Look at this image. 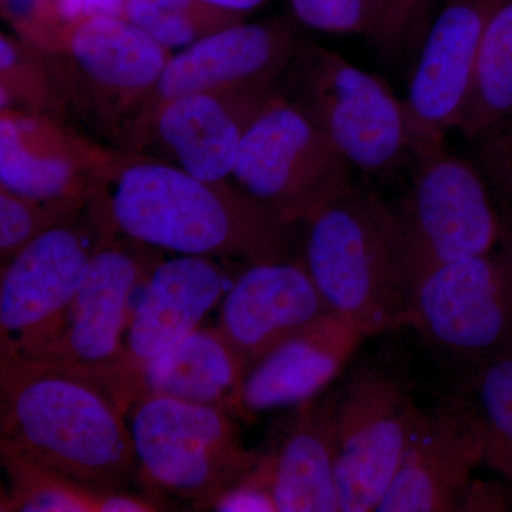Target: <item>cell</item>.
<instances>
[{
	"label": "cell",
	"instance_id": "cell-3",
	"mask_svg": "<svg viewBox=\"0 0 512 512\" xmlns=\"http://www.w3.org/2000/svg\"><path fill=\"white\" fill-rule=\"evenodd\" d=\"M306 224L302 262L330 311L367 336L407 325L412 285L396 211L352 187Z\"/></svg>",
	"mask_w": 512,
	"mask_h": 512
},
{
	"label": "cell",
	"instance_id": "cell-1",
	"mask_svg": "<svg viewBox=\"0 0 512 512\" xmlns=\"http://www.w3.org/2000/svg\"><path fill=\"white\" fill-rule=\"evenodd\" d=\"M94 224L178 255L286 261L295 224L238 187L210 183L150 160L113 165L94 195Z\"/></svg>",
	"mask_w": 512,
	"mask_h": 512
},
{
	"label": "cell",
	"instance_id": "cell-19",
	"mask_svg": "<svg viewBox=\"0 0 512 512\" xmlns=\"http://www.w3.org/2000/svg\"><path fill=\"white\" fill-rule=\"evenodd\" d=\"M366 338L338 313L316 320L249 370L242 390L244 412L309 402L339 375Z\"/></svg>",
	"mask_w": 512,
	"mask_h": 512
},
{
	"label": "cell",
	"instance_id": "cell-23",
	"mask_svg": "<svg viewBox=\"0 0 512 512\" xmlns=\"http://www.w3.org/2000/svg\"><path fill=\"white\" fill-rule=\"evenodd\" d=\"M512 121V0L495 13L485 32L456 130L484 143Z\"/></svg>",
	"mask_w": 512,
	"mask_h": 512
},
{
	"label": "cell",
	"instance_id": "cell-38",
	"mask_svg": "<svg viewBox=\"0 0 512 512\" xmlns=\"http://www.w3.org/2000/svg\"><path fill=\"white\" fill-rule=\"evenodd\" d=\"M504 194H505V197L508 198V201H510V207H511V211H512V185L510 187V190L505 191Z\"/></svg>",
	"mask_w": 512,
	"mask_h": 512
},
{
	"label": "cell",
	"instance_id": "cell-14",
	"mask_svg": "<svg viewBox=\"0 0 512 512\" xmlns=\"http://www.w3.org/2000/svg\"><path fill=\"white\" fill-rule=\"evenodd\" d=\"M487 443V427L474 406L451 402L421 412L377 511H460Z\"/></svg>",
	"mask_w": 512,
	"mask_h": 512
},
{
	"label": "cell",
	"instance_id": "cell-39",
	"mask_svg": "<svg viewBox=\"0 0 512 512\" xmlns=\"http://www.w3.org/2000/svg\"><path fill=\"white\" fill-rule=\"evenodd\" d=\"M45 2L55 3V0H45Z\"/></svg>",
	"mask_w": 512,
	"mask_h": 512
},
{
	"label": "cell",
	"instance_id": "cell-7",
	"mask_svg": "<svg viewBox=\"0 0 512 512\" xmlns=\"http://www.w3.org/2000/svg\"><path fill=\"white\" fill-rule=\"evenodd\" d=\"M413 161L409 194L396 211L410 285L440 266L490 254L501 234L476 165L444 147Z\"/></svg>",
	"mask_w": 512,
	"mask_h": 512
},
{
	"label": "cell",
	"instance_id": "cell-33",
	"mask_svg": "<svg viewBox=\"0 0 512 512\" xmlns=\"http://www.w3.org/2000/svg\"><path fill=\"white\" fill-rule=\"evenodd\" d=\"M483 464L500 473L508 483L512 484V447L488 436Z\"/></svg>",
	"mask_w": 512,
	"mask_h": 512
},
{
	"label": "cell",
	"instance_id": "cell-10",
	"mask_svg": "<svg viewBox=\"0 0 512 512\" xmlns=\"http://www.w3.org/2000/svg\"><path fill=\"white\" fill-rule=\"evenodd\" d=\"M154 249L104 235L59 329L26 359L76 367L106 383L138 293L161 261Z\"/></svg>",
	"mask_w": 512,
	"mask_h": 512
},
{
	"label": "cell",
	"instance_id": "cell-26",
	"mask_svg": "<svg viewBox=\"0 0 512 512\" xmlns=\"http://www.w3.org/2000/svg\"><path fill=\"white\" fill-rule=\"evenodd\" d=\"M123 18L167 49H184L202 37L244 22L245 15L204 0H126Z\"/></svg>",
	"mask_w": 512,
	"mask_h": 512
},
{
	"label": "cell",
	"instance_id": "cell-28",
	"mask_svg": "<svg viewBox=\"0 0 512 512\" xmlns=\"http://www.w3.org/2000/svg\"><path fill=\"white\" fill-rule=\"evenodd\" d=\"M477 413L488 436L512 447V350L481 363L473 377Z\"/></svg>",
	"mask_w": 512,
	"mask_h": 512
},
{
	"label": "cell",
	"instance_id": "cell-29",
	"mask_svg": "<svg viewBox=\"0 0 512 512\" xmlns=\"http://www.w3.org/2000/svg\"><path fill=\"white\" fill-rule=\"evenodd\" d=\"M275 456L262 457L251 471L215 501L221 512H278L274 493Z\"/></svg>",
	"mask_w": 512,
	"mask_h": 512
},
{
	"label": "cell",
	"instance_id": "cell-15",
	"mask_svg": "<svg viewBox=\"0 0 512 512\" xmlns=\"http://www.w3.org/2000/svg\"><path fill=\"white\" fill-rule=\"evenodd\" d=\"M302 43L282 19L237 23L171 56L150 99L151 117L167 101L192 93L274 90Z\"/></svg>",
	"mask_w": 512,
	"mask_h": 512
},
{
	"label": "cell",
	"instance_id": "cell-27",
	"mask_svg": "<svg viewBox=\"0 0 512 512\" xmlns=\"http://www.w3.org/2000/svg\"><path fill=\"white\" fill-rule=\"evenodd\" d=\"M84 202L36 201L0 187V259L12 261L30 242L64 224Z\"/></svg>",
	"mask_w": 512,
	"mask_h": 512
},
{
	"label": "cell",
	"instance_id": "cell-34",
	"mask_svg": "<svg viewBox=\"0 0 512 512\" xmlns=\"http://www.w3.org/2000/svg\"><path fill=\"white\" fill-rule=\"evenodd\" d=\"M126 0H87L84 15L123 16Z\"/></svg>",
	"mask_w": 512,
	"mask_h": 512
},
{
	"label": "cell",
	"instance_id": "cell-2",
	"mask_svg": "<svg viewBox=\"0 0 512 512\" xmlns=\"http://www.w3.org/2000/svg\"><path fill=\"white\" fill-rule=\"evenodd\" d=\"M107 384L76 367L0 357V454L100 488H119L136 461Z\"/></svg>",
	"mask_w": 512,
	"mask_h": 512
},
{
	"label": "cell",
	"instance_id": "cell-5",
	"mask_svg": "<svg viewBox=\"0 0 512 512\" xmlns=\"http://www.w3.org/2000/svg\"><path fill=\"white\" fill-rule=\"evenodd\" d=\"M353 165L305 111L275 93L239 147V190L291 224L306 222L353 187Z\"/></svg>",
	"mask_w": 512,
	"mask_h": 512
},
{
	"label": "cell",
	"instance_id": "cell-8",
	"mask_svg": "<svg viewBox=\"0 0 512 512\" xmlns=\"http://www.w3.org/2000/svg\"><path fill=\"white\" fill-rule=\"evenodd\" d=\"M421 410L380 370L357 373L336 402L340 512L377 511L402 464Z\"/></svg>",
	"mask_w": 512,
	"mask_h": 512
},
{
	"label": "cell",
	"instance_id": "cell-24",
	"mask_svg": "<svg viewBox=\"0 0 512 512\" xmlns=\"http://www.w3.org/2000/svg\"><path fill=\"white\" fill-rule=\"evenodd\" d=\"M296 18L329 33L372 37L383 49L402 42L420 10L413 0H289Z\"/></svg>",
	"mask_w": 512,
	"mask_h": 512
},
{
	"label": "cell",
	"instance_id": "cell-13",
	"mask_svg": "<svg viewBox=\"0 0 512 512\" xmlns=\"http://www.w3.org/2000/svg\"><path fill=\"white\" fill-rule=\"evenodd\" d=\"M505 2L446 0L431 23L404 100L414 156L444 147L456 130L485 32Z\"/></svg>",
	"mask_w": 512,
	"mask_h": 512
},
{
	"label": "cell",
	"instance_id": "cell-11",
	"mask_svg": "<svg viewBox=\"0 0 512 512\" xmlns=\"http://www.w3.org/2000/svg\"><path fill=\"white\" fill-rule=\"evenodd\" d=\"M227 274L207 256L178 255L160 261L138 293L116 362L106 384L126 414L136 402L151 362L200 328L220 302Z\"/></svg>",
	"mask_w": 512,
	"mask_h": 512
},
{
	"label": "cell",
	"instance_id": "cell-16",
	"mask_svg": "<svg viewBox=\"0 0 512 512\" xmlns=\"http://www.w3.org/2000/svg\"><path fill=\"white\" fill-rule=\"evenodd\" d=\"M302 261L249 265L222 301L218 330L247 375L262 359L330 313Z\"/></svg>",
	"mask_w": 512,
	"mask_h": 512
},
{
	"label": "cell",
	"instance_id": "cell-12",
	"mask_svg": "<svg viewBox=\"0 0 512 512\" xmlns=\"http://www.w3.org/2000/svg\"><path fill=\"white\" fill-rule=\"evenodd\" d=\"M99 245L64 222L2 266L0 357H28L55 335Z\"/></svg>",
	"mask_w": 512,
	"mask_h": 512
},
{
	"label": "cell",
	"instance_id": "cell-18",
	"mask_svg": "<svg viewBox=\"0 0 512 512\" xmlns=\"http://www.w3.org/2000/svg\"><path fill=\"white\" fill-rule=\"evenodd\" d=\"M274 90L192 93L167 101L151 120L178 167L188 174L224 183L231 177L249 126Z\"/></svg>",
	"mask_w": 512,
	"mask_h": 512
},
{
	"label": "cell",
	"instance_id": "cell-36",
	"mask_svg": "<svg viewBox=\"0 0 512 512\" xmlns=\"http://www.w3.org/2000/svg\"><path fill=\"white\" fill-rule=\"evenodd\" d=\"M503 259L507 268L510 269L512 275V247L508 249L507 254L503 255Z\"/></svg>",
	"mask_w": 512,
	"mask_h": 512
},
{
	"label": "cell",
	"instance_id": "cell-31",
	"mask_svg": "<svg viewBox=\"0 0 512 512\" xmlns=\"http://www.w3.org/2000/svg\"><path fill=\"white\" fill-rule=\"evenodd\" d=\"M503 495L498 494L490 484L471 481L460 511H498L504 510Z\"/></svg>",
	"mask_w": 512,
	"mask_h": 512
},
{
	"label": "cell",
	"instance_id": "cell-6",
	"mask_svg": "<svg viewBox=\"0 0 512 512\" xmlns=\"http://www.w3.org/2000/svg\"><path fill=\"white\" fill-rule=\"evenodd\" d=\"M298 80L292 101L357 170L387 175L413 160L404 101L384 80L318 46H301L291 64Z\"/></svg>",
	"mask_w": 512,
	"mask_h": 512
},
{
	"label": "cell",
	"instance_id": "cell-4",
	"mask_svg": "<svg viewBox=\"0 0 512 512\" xmlns=\"http://www.w3.org/2000/svg\"><path fill=\"white\" fill-rule=\"evenodd\" d=\"M127 414L147 487L194 507H214L261 461L241 446L237 427L224 410L143 394Z\"/></svg>",
	"mask_w": 512,
	"mask_h": 512
},
{
	"label": "cell",
	"instance_id": "cell-22",
	"mask_svg": "<svg viewBox=\"0 0 512 512\" xmlns=\"http://www.w3.org/2000/svg\"><path fill=\"white\" fill-rule=\"evenodd\" d=\"M336 402L303 403L291 436L275 456L278 512H340L336 487Z\"/></svg>",
	"mask_w": 512,
	"mask_h": 512
},
{
	"label": "cell",
	"instance_id": "cell-30",
	"mask_svg": "<svg viewBox=\"0 0 512 512\" xmlns=\"http://www.w3.org/2000/svg\"><path fill=\"white\" fill-rule=\"evenodd\" d=\"M483 156L488 174L505 192L512 185V121L504 130L481 143Z\"/></svg>",
	"mask_w": 512,
	"mask_h": 512
},
{
	"label": "cell",
	"instance_id": "cell-35",
	"mask_svg": "<svg viewBox=\"0 0 512 512\" xmlns=\"http://www.w3.org/2000/svg\"><path fill=\"white\" fill-rule=\"evenodd\" d=\"M217 8L231 10V12L247 13L249 10L258 8L265 0H204Z\"/></svg>",
	"mask_w": 512,
	"mask_h": 512
},
{
	"label": "cell",
	"instance_id": "cell-17",
	"mask_svg": "<svg viewBox=\"0 0 512 512\" xmlns=\"http://www.w3.org/2000/svg\"><path fill=\"white\" fill-rule=\"evenodd\" d=\"M113 161L52 121L2 109L0 185L36 201L93 200Z\"/></svg>",
	"mask_w": 512,
	"mask_h": 512
},
{
	"label": "cell",
	"instance_id": "cell-21",
	"mask_svg": "<svg viewBox=\"0 0 512 512\" xmlns=\"http://www.w3.org/2000/svg\"><path fill=\"white\" fill-rule=\"evenodd\" d=\"M245 377L244 362L220 330L197 328L150 363L138 397L151 394L215 407L229 414L245 413Z\"/></svg>",
	"mask_w": 512,
	"mask_h": 512
},
{
	"label": "cell",
	"instance_id": "cell-32",
	"mask_svg": "<svg viewBox=\"0 0 512 512\" xmlns=\"http://www.w3.org/2000/svg\"><path fill=\"white\" fill-rule=\"evenodd\" d=\"M160 507L156 501L123 493L120 488H110L104 495L101 512H153L161 510Z\"/></svg>",
	"mask_w": 512,
	"mask_h": 512
},
{
	"label": "cell",
	"instance_id": "cell-9",
	"mask_svg": "<svg viewBox=\"0 0 512 512\" xmlns=\"http://www.w3.org/2000/svg\"><path fill=\"white\" fill-rule=\"evenodd\" d=\"M434 348L485 360L512 343V275L503 256H470L433 269L412 285L409 318Z\"/></svg>",
	"mask_w": 512,
	"mask_h": 512
},
{
	"label": "cell",
	"instance_id": "cell-20",
	"mask_svg": "<svg viewBox=\"0 0 512 512\" xmlns=\"http://www.w3.org/2000/svg\"><path fill=\"white\" fill-rule=\"evenodd\" d=\"M74 72L101 96L133 106L151 94L170 49L123 16L83 15L62 33Z\"/></svg>",
	"mask_w": 512,
	"mask_h": 512
},
{
	"label": "cell",
	"instance_id": "cell-25",
	"mask_svg": "<svg viewBox=\"0 0 512 512\" xmlns=\"http://www.w3.org/2000/svg\"><path fill=\"white\" fill-rule=\"evenodd\" d=\"M2 466L9 480L2 511L101 512L104 495L110 490L79 483L19 457L2 456Z\"/></svg>",
	"mask_w": 512,
	"mask_h": 512
},
{
	"label": "cell",
	"instance_id": "cell-37",
	"mask_svg": "<svg viewBox=\"0 0 512 512\" xmlns=\"http://www.w3.org/2000/svg\"><path fill=\"white\" fill-rule=\"evenodd\" d=\"M413 2L416 3L417 9H419L421 13L427 5H430L431 0H413Z\"/></svg>",
	"mask_w": 512,
	"mask_h": 512
}]
</instances>
